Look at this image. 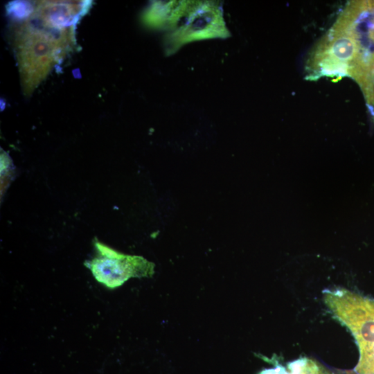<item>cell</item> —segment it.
<instances>
[{
  "instance_id": "obj_2",
  "label": "cell",
  "mask_w": 374,
  "mask_h": 374,
  "mask_svg": "<svg viewBox=\"0 0 374 374\" xmlns=\"http://www.w3.org/2000/svg\"><path fill=\"white\" fill-rule=\"evenodd\" d=\"M323 300L358 346L359 362L350 373L374 374V300L344 288L323 291Z\"/></svg>"
},
{
  "instance_id": "obj_1",
  "label": "cell",
  "mask_w": 374,
  "mask_h": 374,
  "mask_svg": "<svg viewBox=\"0 0 374 374\" xmlns=\"http://www.w3.org/2000/svg\"><path fill=\"white\" fill-rule=\"evenodd\" d=\"M91 5L87 1L9 4L11 42L26 93L33 92L76 48L75 26Z\"/></svg>"
},
{
  "instance_id": "obj_3",
  "label": "cell",
  "mask_w": 374,
  "mask_h": 374,
  "mask_svg": "<svg viewBox=\"0 0 374 374\" xmlns=\"http://www.w3.org/2000/svg\"><path fill=\"white\" fill-rule=\"evenodd\" d=\"M93 244L96 256L84 265L98 283L109 289L121 286L131 278H150L154 273V264L142 256L120 253L96 238Z\"/></svg>"
}]
</instances>
